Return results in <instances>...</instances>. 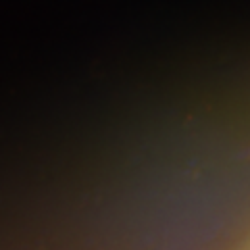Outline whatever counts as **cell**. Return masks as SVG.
<instances>
[]
</instances>
